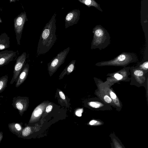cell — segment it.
<instances>
[{
    "label": "cell",
    "mask_w": 148,
    "mask_h": 148,
    "mask_svg": "<svg viewBox=\"0 0 148 148\" xmlns=\"http://www.w3.org/2000/svg\"><path fill=\"white\" fill-rule=\"evenodd\" d=\"M56 16L55 13L42 30L38 45L37 54L38 56L47 52L57 39L56 34Z\"/></svg>",
    "instance_id": "cell-1"
},
{
    "label": "cell",
    "mask_w": 148,
    "mask_h": 148,
    "mask_svg": "<svg viewBox=\"0 0 148 148\" xmlns=\"http://www.w3.org/2000/svg\"><path fill=\"white\" fill-rule=\"evenodd\" d=\"M93 37L91 43V49L100 50L107 47L110 43V37L107 31L101 25H96L92 29Z\"/></svg>",
    "instance_id": "cell-2"
},
{
    "label": "cell",
    "mask_w": 148,
    "mask_h": 148,
    "mask_svg": "<svg viewBox=\"0 0 148 148\" xmlns=\"http://www.w3.org/2000/svg\"><path fill=\"white\" fill-rule=\"evenodd\" d=\"M68 47L59 53L48 64V70L50 76H51L63 64L70 51Z\"/></svg>",
    "instance_id": "cell-3"
},
{
    "label": "cell",
    "mask_w": 148,
    "mask_h": 148,
    "mask_svg": "<svg viewBox=\"0 0 148 148\" xmlns=\"http://www.w3.org/2000/svg\"><path fill=\"white\" fill-rule=\"evenodd\" d=\"M28 20L26 12H25L21 13L14 19V28L18 45H20V40L24 25Z\"/></svg>",
    "instance_id": "cell-4"
},
{
    "label": "cell",
    "mask_w": 148,
    "mask_h": 148,
    "mask_svg": "<svg viewBox=\"0 0 148 148\" xmlns=\"http://www.w3.org/2000/svg\"><path fill=\"white\" fill-rule=\"evenodd\" d=\"M12 104L14 108L18 110L19 114L22 116L29 106L28 97L17 96L13 98Z\"/></svg>",
    "instance_id": "cell-5"
},
{
    "label": "cell",
    "mask_w": 148,
    "mask_h": 148,
    "mask_svg": "<svg viewBox=\"0 0 148 148\" xmlns=\"http://www.w3.org/2000/svg\"><path fill=\"white\" fill-rule=\"evenodd\" d=\"M26 57V53L24 52L18 56L16 59L13 71V75L10 82V84H12L17 80L18 76L24 66Z\"/></svg>",
    "instance_id": "cell-6"
},
{
    "label": "cell",
    "mask_w": 148,
    "mask_h": 148,
    "mask_svg": "<svg viewBox=\"0 0 148 148\" xmlns=\"http://www.w3.org/2000/svg\"><path fill=\"white\" fill-rule=\"evenodd\" d=\"M80 12L78 9H74L68 12L65 18V28L78 23L80 19Z\"/></svg>",
    "instance_id": "cell-7"
},
{
    "label": "cell",
    "mask_w": 148,
    "mask_h": 148,
    "mask_svg": "<svg viewBox=\"0 0 148 148\" xmlns=\"http://www.w3.org/2000/svg\"><path fill=\"white\" fill-rule=\"evenodd\" d=\"M49 103L47 102H44L37 106L32 113L29 123H32L38 120Z\"/></svg>",
    "instance_id": "cell-8"
},
{
    "label": "cell",
    "mask_w": 148,
    "mask_h": 148,
    "mask_svg": "<svg viewBox=\"0 0 148 148\" xmlns=\"http://www.w3.org/2000/svg\"><path fill=\"white\" fill-rule=\"evenodd\" d=\"M29 65L27 63L23 66L16 82L15 87L18 88L25 81L28 76Z\"/></svg>",
    "instance_id": "cell-9"
},
{
    "label": "cell",
    "mask_w": 148,
    "mask_h": 148,
    "mask_svg": "<svg viewBox=\"0 0 148 148\" xmlns=\"http://www.w3.org/2000/svg\"><path fill=\"white\" fill-rule=\"evenodd\" d=\"M18 51H9L5 55L0 58V67L3 66L13 60L16 57Z\"/></svg>",
    "instance_id": "cell-10"
},
{
    "label": "cell",
    "mask_w": 148,
    "mask_h": 148,
    "mask_svg": "<svg viewBox=\"0 0 148 148\" xmlns=\"http://www.w3.org/2000/svg\"><path fill=\"white\" fill-rule=\"evenodd\" d=\"M22 125V123L13 122L9 123L8 127L9 130L12 133L18 137L24 128Z\"/></svg>",
    "instance_id": "cell-11"
},
{
    "label": "cell",
    "mask_w": 148,
    "mask_h": 148,
    "mask_svg": "<svg viewBox=\"0 0 148 148\" xmlns=\"http://www.w3.org/2000/svg\"><path fill=\"white\" fill-rule=\"evenodd\" d=\"M109 136L111 141V148H125L120 139L114 133H111Z\"/></svg>",
    "instance_id": "cell-12"
},
{
    "label": "cell",
    "mask_w": 148,
    "mask_h": 148,
    "mask_svg": "<svg viewBox=\"0 0 148 148\" xmlns=\"http://www.w3.org/2000/svg\"><path fill=\"white\" fill-rule=\"evenodd\" d=\"M10 38L5 32L0 35V50L9 48L10 47Z\"/></svg>",
    "instance_id": "cell-13"
},
{
    "label": "cell",
    "mask_w": 148,
    "mask_h": 148,
    "mask_svg": "<svg viewBox=\"0 0 148 148\" xmlns=\"http://www.w3.org/2000/svg\"><path fill=\"white\" fill-rule=\"evenodd\" d=\"M76 60H72L65 67L59 76V79L63 78L66 75H68L73 71L75 67Z\"/></svg>",
    "instance_id": "cell-14"
},
{
    "label": "cell",
    "mask_w": 148,
    "mask_h": 148,
    "mask_svg": "<svg viewBox=\"0 0 148 148\" xmlns=\"http://www.w3.org/2000/svg\"><path fill=\"white\" fill-rule=\"evenodd\" d=\"M78 1L88 7H93L101 12H103L100 4L94 0H78Z\"/></svg>",
    "instance_id": "cell-15"
},
{
    "label": "cell",
    "mask_w": 148,
    "mask_h": 148,
    "mask_svg": "<svg viewBox=\"0 0 148 148\" xmlns=\"http://www.w3.org/2000/svg\"><path fill=\"white\" fill-rule=\"evenodd\" d=\"M8 81V75H4L0 77V93L2 92L7 87Z\"/></svg>",
    "instance_id": "cell-16"
},
{
    "label": "cell",
    "mask_w": 148,
    "mask_h": 148,
    "mask_svg": "<svg viewBox=\"0 0 148 148\" xmlns=\"http://www.w3.org/2000/svg\"><path fill=\"white\" fill-rule=\"evenodd\" d=\"M89 124L92 126H98L102 125L103 124V123L100 121L92 120L90 121Z\"/></svg>",
    "instance_id": "cell-17"
},
{
    "label": "cell",
    "mask_w": 148,
    "mask_h": 148,
    "mask_svg": "<svg viewBox=\"0 0 148 148\" xmlns=\"http://www.w3.org/2000/svg\"><path fill=\"white\" fill-rule=\"evenodd\" d=\"M89 105L91 107L95 108H98L100 106V104L97 102L91 101L89 103Z\"/></svg>",
    "instance_id": "cell-18"
},
{
    "label": "cell",
    "mask_w": 148,
    "mask_h": 148,
    "mask_svg": "<svg viewBox=\"0 0 148 148\" xmlns=\"http://www.w3.org/2000/svg\"><path fill=\"white\" fill-rule=\"evenodd\" d=\"M53 107V105L52 103H49L45 109L46 112L47 113L50 112L52 110Z\"/></svg>",
    "instance_id": "cell-19"
},
{
    "label": "cell",
    "mask_w": 148,
    "mask_h": 148,
    "mask_svg": "<svg viewBox=\"0 0 148 148\" xmlns=\"http://www.w3.org/2000/svg\"><path fill=\"white\" fill-rule=\"evenodd\" d=\"M59 93L60 98L67 105V102L64 93L61 90H60Z\"/></svg>",
    "instance_id": "cell-20"
},
{
    "label": "cell",
    "mask_w": 148,
    "mask_h": 148,
    "mask_svg": "<svg viewBox=\"0 0 148 148\" xmlns=\"http://www.w3.org/2000/svg\"><path fill=\"white\" fill-rule=\"evenodd\" d=\"M134 74L136 76H140L143 75V72L141 70H136L134 71Z\"/></svg>",
    "instance_id": "cell-21"
},
{
    "label": "cell",
    "mask_w": 148,
    "mask_h": 148,
    "mask_svg": "<svg viewBox=\"0 0 148 148\" xmlns=\"http://www.w3.org/2000/svg\"><path fill=\"white\" fill-rule=\"evenodd\" d=\"M82 109H79L76 110L75 114L76 115L78 116H81L82 115V113L83 112Z\"/></svg>",
    "instance_id": "cell-22"
},
{
    "label": "cell",
    "mask_w": 148,
    "mask_h": 148,
    "mask_svg": "<svg viewBox=\"0 0 148 148\" xmlns=\"http://www.w3.org/2000/svg\"><path fill=\"white\" fill-rule=\"evenodd\" d=\"M104 101L107 103H110L112 101L111 98L108 96L106 95L104 97Z\"/></svg>",
    "instance_id": "cell-23"
},
{
    "label": "cell",
    "mask_w": 148,
    "mask_h": 148,
    "mask_svg": "<svg viewBox=\"0 0 148 148\" xmlns=\"http://www.w3.org/2000/svg\"><path fill=\"white\" fill-rule=\"evenodd\" d=\"M114 77L117 80H119L122 79L123 78L122 76L119 74V73H116L114 75Z\"/></svg>",
    "instance_id": "cell-24"
},
{
    "label": "cell",
    "mask_w": 148,
    "mask_h": 148,
    "mask_svg": "<svg viewBox=\"0 0 148 148\" xmlns=\"http://www.w3.org/2000/svg\"><path fill=\"white\" fill-rule=\"evenodd\" d=\"M8 51V50H5L0 52V58L5 55Z\"/></svg>",
    "instance_id": "cell-25"
},
{
    "label": "cell",
    "mask_w": 148,
    "mask_h": 148,
    "mask_svg": "<svg viewBox=\"0 0 148 148\" xmlns=\"http://www.w3.org/2000/svg\"><path fill=\"white\" fill-rule=\"evenodd\" d=\"M110 96L112 98L114 99L116 98V95L115 94L112 92H110Z\"/></svg>",
    "instance_id": "cell-26"
},
{
    "label": "cell",
    "mask_w": 148,
    "mask_h": 148,
    "mask_svg": "<svg viewBox=\"0 0 148 148\" xmlns=\"http://www.w3.org/2000/svg\"><path fill=\"white\" fill-rule=\"evenodd\" d=\"M142 66L143 67H144L145 68L147 69L148 68V62L147 61L145 62L142 65Z\"/></svg>",
    "instance_id": "cell-27"
},
{
    "label": "cell",
    "mask_w": 148,
    "mask_h": 148,
    "mask_svg": "<svg viewBox=\"0 0 148 148\" xmlns=\"http://www.w3.org/2000/svg\"><path fill=\"white\" fill-rule=\"evenodd\" d=\"M3 137V132L1 131L0 132V143L2 140Z\"/></svg>",
    "instance_id": "cell-28"
},
{
    "label": "cell",
    "mask_w": 148,
    "mask_h": 148,
    "mask_svg": "<svg viewBox=\"0 0 148 148\" xmlns=\"http://www.w3.org/2000/svg\"><path fill=\"white\" fill-rule=\"evenodd\" d=\"M2 21L0 17V23H2Z\"/></svg>",
    "instance_id": "cell-29"
},
{
    "label": "cell",
    "mask_w": 148,
    "mask_h": 148,
    "mask_svg": "<svg viewBox=\"0 0 148 148\" xmlns=\"http://www.w3.org/2000/svg\"></svg>",
    "instance_id": "cell-30"
}]
</instances>
